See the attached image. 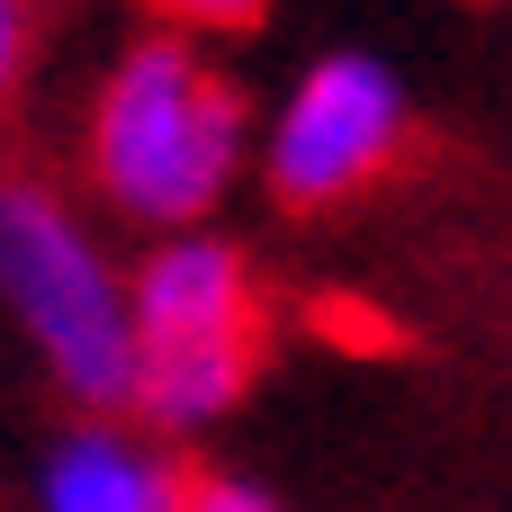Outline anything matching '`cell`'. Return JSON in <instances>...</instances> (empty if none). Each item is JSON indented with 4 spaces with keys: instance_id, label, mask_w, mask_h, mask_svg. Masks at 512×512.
<instances>
[{
    "instance_id": "cell-1",
    "label": "cell",
    "mask_w": 512,
    "mask_h": 512,
    "mask_svg": "<svg viewBox=\"0 0 512 512\" xmlns=\"http://www.w3.org/2000/svg\"><path fill=\"white\" fill-rule=\"evenodd\" d=\"M243 153V90L189 45H135L90 108V180L153 225L207 216Z\"/></svg>"
},
{
    "instance_id": "cell-2",
    "label": "cell",
    "mask_w": 512,
    "mask_h": 512,
    "mask_svg": "<svg viewBox=\"0 0 512 512\" xmlns=\"http://www.w3.org/2000/svg\"><path fill=\"white\" fill-rule=\"evenodd\" d=\"M0 288L27 315V333L45 342L54 378L90 405V414H126L135 405V315L117 306L99 252L63 225V207L27 180L0 189Z\"/></svg>"
},
{
    "instance_id": "cell-9",
    "label": "cell",
    "mask_w": 512,
    "mask_h": 512,
    "mask_svg": "<svg viewBox=\"0 0 512 512\" xmlns=\"http://www.w3.org/2000/svg\"><path fill=\"white\" fill-rule=\"evenodd\" d=\"M144 9H162L180 27H207V36H243V27H261L270 0H144Z\"/></svg>"
},
{
    "instance_id": "cell-6",
    "label": "cell",
    "mask_w": 512,
    "mask_h": 512,
    "mask_svg": "<svg viewBox=\"0 0 512 512\" xmlns=\"http://www.w3.org/2000/svg\"><path fill=\"white\" fill-rule=\"evenodd\" d=\"M171 495H180V468L135 459L117 432H81L54 459V486H45L54 512H171Z\"/></svg>"
},
{
    "instance_id": "cell-8",
    "label": "cell",
    "mask_w": 512,
    "mask_h": 512,
    "mask_svg": "<svg viewBox=\"0 0 512 512\" xmlns=\"http://www.w3.org/2000/svg\"><path fill=\"white\" fill-rule=\"evenodd\" d=\"M36 18H45V0H0V108L18 99V72L36 54Z\"/></svg>"
},
{
    "instance_id": "cell-10",
    "label": "cell",
    "mask_w": 512,
    "mask_h": 512,
    "mask_svg": "<svg viewBox=\"0 0 512 512\" xmlns=\"http://www.w3.org/2000/svg\"><path fill=\"white\" fill-rule=\"evenodd\" d=\"M171 512H270L252 486H225V477H198V468H180V495Z\"/></svg>"
},
{
    "instance_id": "cell-3",
    "label": "cell",
    "mask_w": 512,
    "mask_h": 512,
    "mask_svg": "<svg viewBox=\"0 0 512 512\" xmlns=\"http://www.w3.org/2000/svg\"><path fill=\"white\" fill-rule=\"evenodd\" d=\"M405 162H414V126H405L396 81L369 54H333L288 99V126H279V153H270V189H279V207L315 216V207H342V198L378 189Z\"/></svg>"
},
{
    "instance_id": "cell-4",
    "label": "cell",
    "mask_w": 512,
    "mask_h": 512,
    "mask_svg": "<svg viewBox=\"0 0 512 512\" xmlns=\"http://www.w3.org/2000/svg\"><path fill=\"white\" fill-rule=\"evenodd\" d=\"M207 333H270V315L225 243H180L135 288V342H207Z\"/></svg>"
},
{
    "instance_id": "cell-7",
    "label": "cell",
    "mask_w": 512,
    "mask_h": 512,
    "mask_svg": "<svg viewBox=\"0 0 512 512\" xmlns=\"http://www.w3.org/2000/svg\"><path fill=\"white\" fill-rule=\"evenodd\" d=\"M315 333H324L333 351H369V360L405 351V333H396L378 306H360V297H315Z\"/></svg>"
},
{
    "instance_id": "cell-5",
    "label": "cell",
    "mask_w": 512,
    "mask_h": 512,
    "mask_svg": "<svg viewBox=\"0 0 512 512\" xmlns=\"http://www.w3.org/2000/svg\"><path fill=\"white\" fill-rule=\"evenodd\" d=\"M135 414L180 432L225 414L252 378H261V333H207V342H135Z\"/></svg>"
}]
</instances>
